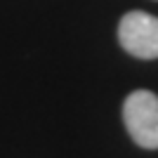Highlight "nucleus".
I'll return each mask as SVG.
<instances>
[{
	"label": "nucleus",
	"mask_w": 158,
	"mask_h": 158,
	"mask_svg": "<svg viewBox=\"0 0 158 158\" xmlns=\"http://www.w3.org/2000/svg\"><path fill=\"white\" fill-rule=\"evenodd\" d=\"M123 50L137 59H158V17L149 12H127L118 24Z\"/></svg>",
	"instance_id": "2"
},
{
	"label": "nucleus",
	"mask_w": 158,
	"mask_h": 158,
	"mask_svg": "<svg viewBox=\"0 0 158 158\" xmlns=\"http://www.w3.org/2000/svg\"><path fill=\"white\" fill-rule=\"evenodd\" d=\"M123 120L142 149H158V97L149 90H135L123 104Z\"/></svg>",
	"instance_id": "1"
}]
</instances>
